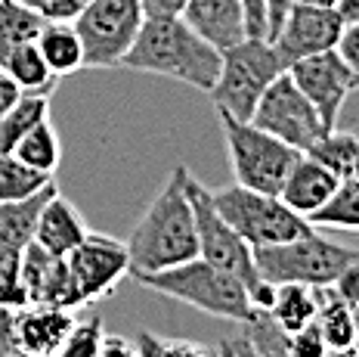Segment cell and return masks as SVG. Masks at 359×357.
<instances>
[{
  "label": "cell",
  "mask_w": 359,
  "mask_h": 357,
  "mask_svg": "<svg viewBox=\"0 0 359 357\" xmlns=\"http://www.w3.org/2000/svg\"><path fill=\"white\" fill-rule=\"evenodd\" d=\"M316 323L325 336L328 351H350L356 342V314L353 304H347L334 292V286L316 289Z\"/></svg>",
  "instance_id": "cell-20"
},
{
  "label": "cell",
  "mask_w": 359,
  "mask_h": 357,
  "mask_svg": "<svg viewBox=\"0 0 359 357\" xmlns=\"http://www.w3.org/2000/svg\"><path fill=\"white\" fill-rule=\"evenodd\" d=\"M313 227H332V230H353L359 233V181L344 177L341 187L334 190V196L319 208L316 214H310Z\"/></svg>",
  "instance_id": "cell-27"
},
{
  "label": "cell",
  "mask_w": 359,
  "mask_h": 357,
  "mask_svg": "<svg viewBox=\"0 0 359 357\" xmlns=\"http://www.w3.org/2000/svg\"><path fill=\"white\" fill-rule=\"evenodd\" d=\"M341 53V59L347 63V69L353 72L356 84H359V22H350V25H344L341 32V41L338 47H334Z\"/></svg>",
  "instance_id": "cell-33"
},
{
  "label": "cell",
  "mask_w": 359,
  "mask_h": 357,
  "mask_svg": "<svg viewBox=\"0 0 359 357\" xmlns=\"http://www.w3.org/2000/svg\"><path fill=\"white\" fill-rule=\"evenodd\" d=\"M334 10H338V16L344 19V25L359 22V0H338V4H334Z\"/></svg>",
  "instance_id": "cell-41"
},
{
  "label": "cell",
  "mask_w": 359,
  "mask_h": 357,
  "mask_svg": "<svg viewBox=\"0 0 359 357\" xmlns=\"http://www.w3.org/2000/svg\"><path fill=\"white\" fill-rule=\"evenodd\" d=\"M294 4H313V6H334L338 0H294Z\"/></svg>",
  "instance_id": "cell-45"
},
{
  "label": "cell",
  "mask_w": 359,
  "mask_h": 357,
  "mask_svg": "<svg viewBox=\"0 0 359 357\" xmlns=\"http://www.w3.org/2000/svg\"><path fill=\"white\" fill-rule=\"evenodd\" d=\"M217 115H220L223 140H226L233 181L248 190L266 193V196H279L288 171L294 168V162L304 152L288 146L285 140L260 131L254 122H242V118H233L226 112Z\"/></svg>",
  "instance_id": "cell-5"
},
{
  "label": "cell",
  "mask_w": 359,
  "mask_h": 357,
  "mask_svg": "<svg viewBox=\"0 0 359 357\" xmlns=\"http://www.w3.org/2000/svg\"><path fill=\"white\" fill-rule=\"evenodd\" d=\"M288 345H291V354L294 357H325L328 354L325 336H323L316 320H310V323L301 326V330L288 332Z\"/></svg>",
  "instance_id": "cell-32"
},
{
  "label": "cell",
  "mask_w": 359,
  "mask_h": 357,
  "mask_svg": "<svg viewBox=\"0 0 359 357\" xmlns=\"http://www.w3.org/2000/svg\"><path fill=\"white\" fill-rule=\"evenodd\" d=\"M143 22V0H90L74 19L84 44V69H121Z\"/></svg>",
  "instance_id": "cell-8"
},
{
  "label": "cell",
  "mask_w": 359,
  "mask_h": 357,
  "mask_svg": "<svg viewBox=\"0 0 359 357\" xmlns=\"http://www.w3.org/2000/svg\"><path fill=\"white\" fill-rule=\"evenodd\" d=\"M325 357H359L356 348H350V351H328Z\"/></svg>",
  "instance_id": "cell-46"
},
{
  "label": "cell",
  "mask_w": 359,
  "mask_h": 357,
  "mask_svg": "<svg viewBox=\"0 0 359 357\" xmlns=\"http://www.w3.org/2000/svg\"><path fill=\"white\" fill-rule=\"evenodd\" d=\"M0 65L10 72L13 81H16L25 93H47L50 96V93H53V87H56V81H59L53 72H50L43 53L37 50V41L16 47Z\"/></svg>",
  "instance_id": "cell-22"
},
{
  "label": "cell",
  "mask_w": 359,
  "mask_h": 357,
  "mask_svg": "<svg viewBox=\"0 0 359 357\" xmlns=\"http://www.w3.org/2000/svg\"><path fill=\"white\" fill-rule=\"evenodd\" d=\"M251 38H266V0H242Z\"/></svg>",
  "instance_id": "cell-36"
},
{
  "label": "cell",
  "mask_w": 359,
  "mask_h": 357,
  "mask_svg": "<svg viewBox=\"0 0 359 357\" xmlns=\"http://www.w3.org/2000/svg\"><path fill=\"white\" fill-rule=\"evenodd\" d=\"M291 4L294 0H266V41H273V34L279 32L282 19H285V13L291 10Z\"/></svg>",
  "instance_id": "cell-39"
},
{
  "label": "cell",
  "mask_w": 359,
  "mask_h": 357,
  "mask_svg": "<svg viewBox=\"0 0 359 357\" xmlns=\"http://www.w3.org/2000/svg\"><path fill=\"white\" fill-rule=\"evenodd\" d=\"M282 72H285V63L276 53L273 41L245 38L220 53V75H217L208 96H211L217 112L251 122L260 96Z\"/></svg>",
  "instance_id": "cell-4"
},
{
  "label": "cell",
  "mask_w": 359,
  "mask_h": 357,
  "mask_svg": "<svg viewBox=\"0 0 359 357\" xmlns=\"http://www.w3.org/2000/svg\"><path fill=\"white\" fill-rule=\"evenodd\" d=\"M87 221L84 214L74 208L62 193H56L41 212V221H37V233L34 242L41 245L43 252L56 258H65L69 252H74L81 242L87 240Z\"/></svg>",
  "instance_id": "cell-17"
},
{
  "label": "cell",
  "mask_w": 359,
  "mask_h": 357,
  "mask_svg": "<svg viewBox=\"0 0 359 357\" xmlns=\"http://www.w3.org/2000/svg\"><path fill=\"white\" fill-rule=\"evenodd\" d=\"M359 252L350 245H341L328 236L310 230L304 236H294L279 245H264L254 249V261H257L260 277L273 283H304V286H332L341 277V271L350 261H356Z\"/></svg>",
  "instance_id": "cell-7"
},
{
  "label": "cell",
  "mask_w": 359,
  "mask_h": 357,
  "mask_svg": "<svg viewBox=\"0 0 359 357\" xmlns=\"http://www.w3.org/2000/svg\"><path fill=\"white\" fill-rule=\"evenodd\" d=\"M353 181H359V159H356V168H353Z\"/></svg>",
  "instance_id": "cell-48"
},
{
  "label": "cell",
  "mask_w": 359,
  "mask_h": 357,
  "mask_svg": "<svg viewBox=\"0 0 359 357\" xmlns=\"http://www.w3.org/2000/svg\"><path fill=\"white\" fill-rule=\"evenodd\" d=\"M233 348H236V357H257V354H254L251 348H248V342H245L242 336L233 339Z\"/></svg>",
  "instance_id": "cell-42"
},
{
  "label": "cell",
  "mask_w": 359,
  "mask_h": 357,
  "mask_svg": "<svg viewBox=\"0 0 359 357\" xmlns=\"http://www.w3.org/2000/svg\"><path fill=\"white\" fill-rule=\"evenodd\" d=\"M47 183H53V174L28 168L22 159H16L13 152H0V202L10 199H25L32 193L43 190Z\"/></svg>",
  "instance_id": "cell-28"
},
{
  "label": "cell",
  "mask_w": 359,
  "mask_h": 357,
  "mask_svg": "<svg viewBox=\"0 0 359 357\" xmlns=\"http://www.w3.org/2000/svg\"><path fill=\"white\" fill-rule=\"evenodd\" d=\"M186 181H189V168L177 165L133 224L124 242L127 258H130V277L168 271V267L198 258L196 208H192Z\"/></svg>",
  "instance_id": "cell-1"
},
{
  "label": "cell",
  "mask_w": 359,
  "mask_h": 357,
  "mask_svg": "<svg viewBox=\"0 0 359 357\" xmlns=\"http://www.w3.org/2000/svg\"><path fill=\"white\" fill-rule=\"evenodd\" d=\"M344 32V19L334 6H313V4H291L282 19L279 32L273 34V47L282 56L285 69L291 63L313 53L334 50Z\"/></svg>",
  "instance_id": "cell-13"
},
{
  "label": "cell",
  "mask_w": 359,
  "mask_h": 357,
  "mask_svg": "<svg viewBox=\"0 0 359 357\" xmlns=\"http://www.w3.org/2000/svg\"><path fill=\"white\" fill-rule=\"evenodd\" d=\"M251 122L257 124L260 131L285 140L288 146H294V150H301V152L310 150L325 131H332V128H325V122L319 118L316 106H313L304 96L301 87L294 84L288 69L264 91Z\"/></svg>",
  "instance_id": "cell-9"
},
{
  "label": "cell",
  "mask_w": 359,
  "mask_h": 357,
  "mask_svg": "<svg viewBox=\"0 0 359 357\" xmlns=\"http://www.w3.org/2000/svg\"><path fill=\"white\" fill-rule=\"evenodd\" d=\"M353 314H356V342H353V348L359 351V308H353Z\"/></svg>",
  "instance_id": "cell-47"
},
{
  "label": "cell",
  "mask_w": 359,
  "mask_h": 357,
  "mask_svg": "<svg viewBox=\"0 0 359 357\" xmlns=\"http://www.w3.org/2000/svg\"><path fill=\"white\" fill-rule=\"evenodd\" d=\"M217 351H220V357H236L233 339H223V342H220V348H217Z\"/></svg>",
  "instance_id": "cell-43"
},
{
  "label": "cell",
  "mask_w": 359,
  "mask_h": 357,
  "mask_svg": "<svg viewBox=\"0 0 359 357\" xmlns=\"http://www.w3.org/2000/svg\"><path fill=\"white\" fill-rule=\"evenodd\" d=\"M47 16L19 4V0H0V63L22 44H32L41 34Z\"/></svg>",
  "instance_id": "cell-21"
},
{
  "label": "cell",
  "mask_w": 359,
  "mask_h": 357,
  "mask_svg": "<svg viewBox=\"0 0 359 357\" xmlns=\"http://www.w3.org/2000/svg\"><path fill=\"white\" fill-rule=\"evenodd\" d=\"M338 187H341V177L304 152L301 159L294 162V168L288 171L285 183H282V190H279V199L291 212L304 214V218L310 221V214H316L319 208L334 196Z\"/></svg>",
  "instance_id": "cell-16"
},
{
  "label": "cell",
  "mask_w": 359,
  "mask_h": 357,
  "mask_svg": "<svg viewBox=\"0 0 359 357\" xmlns=\"http://www.w3.org/2000/svg\"><path fill=\"white\" fill-rule=\"evenodd\" d=\"M96 357H140V354H137V345H133V342H127L124 336H109L106 332L100 342Z\"/></svg>",
  "instance_id": "cell-38"
},
{
  "label": "cell",
  "mask_w": 359,
  "mask_h": 357,
  "mask_svg": "<svg viewBox=\"0 0 359 357\" xmlns=\"http://www.w3.org/2000/svg\"><path fill=\"white\" fill-rule=\"evenodd\" d=\"M310 159H316L319 165H325L328 171L341 177H353V168H356V159H359V134L353 131H325L316 143L306 150Z\"/></svg>",
  "instance_id": "cell-26"
},
{
  "label": "cell",
  "mask_w": 359,
  "mask_h": 357,
  "mask_svg": "<svg viewBox=\"0 0 359 357\" xmlns=\"http://www.w3.org/2000/svg\"><path fill=\"white\" fill-rule=\"evenodd\" d=\"M245 342L257 357H294L288 345V332L282 330L269 314L264 311H254V314L245 320Z\"/></svg>",
  "instance_id": "cell-29"
},
{
  "label": "cell",
  "mask_w": 359,
  "mask_h": 357,
  "mask_svg": "<svg viewBox=\"0 0 359 357\" xmlns=\"http://www.w3.org/2000/svg\"><path fill=\"white\" fill-rule=\"evenodd\" d=\"M22 93H25V91H22L16 81H13L10 72H6L4 65H0V118H4V115L10 112V109L22 100Z\"/></svg>",
  "instance_id": "cell-37"
},
{
  "label": "cell",
  "mask_w": 359,
  "mask_h": 357,
  "mask_svg": "<svg viewBox=\"0 0 359 357\" xmlns=\"http://www.w3.org/2000/svg\"><path fill=\"white\" fill-rule=\"evenodd\" d=\"M74 326V314L69 308H53V304H25L10 320V342L28 357H56L62 342L69 339Z\"/></svg>",
  "instance_id": "cell-14"
},
{
  "label": "cell",
  "mask_w": 359,
  "mask_h": 357,
  "mask_svg": "<svg viewBox=\"0 0 359 357\" xmlns=\"http://www.w3.org/2000/svg\"><path fill=\"white\" fill-rule=\"evenodd\" d=\"M186 0H143L146 16H180Z\"/></svg>",
  "instance_id": "cell-40"
},
{
  "label": "cell",
  "mask_w": 359,
  "mask_h": 357,
  "mask_svg": "<svg viewBox=\"0 0 359 357\" xmlns=\"http://www.w3.org/2000/svg\"><path fill=\"white\" fill-rule=\"evenodd\" d=\"M37 50L47 59L50 72L56 78H69L84 69V44L74 28V22H56L47 19L37 34Z\"/></svg>",
  "instance_id": "cell-19"
},
{
  "label": "cell",
  "mask_w": 359,
  "mask_h": 357,
  "mask_svg": "<svg viewBox=\"0 0 359 357\" xmlns=\"http://www.w3.org/2000/svg\"><path fill=\"white\" fill-rule=\"evenodd\" d=\"M50 118V96L47 93H22V100L0 118V152H13L16 143L34 124Z\"/></svg>",
  "instance_id": "cell-25"
},
{
  "label": "cell",
  "mask_w": 359,
  "mask_h": 357,
  "mask_svg": "<svg viewBox=\"0 0 359 357\" xmlns=\"http://www.w3.org/2000/svg\"><path fill=\"white\" fill-rule=\"evenodd\" d=\"M19 4H25V6H32V10L43 13V10H47V4H50V0H19Z\"/></svg>",
  "instance_id": "cell-44"
},
{
  "label": "cell",
  "mask_w": 359,
  "mask_h": 357,
  "mask_svg": "<svg viewBox=\"0 0 359 357\" xmlns=\"http://www.w3.org/2000/svg\"><path fill=\"white\" fill-rule=\"evenodd\" d=\"M269 317L282 326L285 332H294L316 320V289L304 283H279L276 301L269 308Z\"/></svg>",
  "instance_id": "cell-24"
},
{
  "label": "cell",
  "mask_w": 359,
  "mask_h": 357,
  "mask_svg": "<svg viewBox=\"0 0 359 357\" xmlns=\"http://www.w3.org/2000/svg\"><path fill=\"white\" fill-rule=\"evenodd\" d=\"M186 190H189L192 208H196L198 255L205 258V261L223 267V271L236 273L245 286H251V283L260 277L257 261H254V249L223 221V214L217 212L211 202V190L201 187L196 177H192V171H189V181H186Z\"/></svg>",
  "instance_id": "cell-10"
},
{
  "label": "cell",
  "mask_w": 359,
  "mask_h": 357,
  "mask_svg": "<svg viewBox=\"0 0 359 357\" xmlns=\"http://www.w3.org/2000/svg\"><path fill=\"white\" fill-rule=\"evenodd\" d=\"M288 75L294 78V84L304 91L306 100L316 106L325 128H338L344 103L350 100L353 91H359L353 72L347 69V63L341 59L338 50H325V53L297 59V63L288 65Z\"/></svg>",
  "instance_id": "cell-12"
},
{
  "label": "cell",
  "mask_w": 359,
  "mask_h": 357,
  "mask_svg": "<svg viewBox=\"0 0 359 357\" xmlns=\"http://www.w3.org/2000/svg\"><path fill=\"white\" fill-rule=\"evenodd\" d=\"M90 6V0H50L43 16L56 19V22H74Z\"/></svg>",
  "instance_id": "cell-35"
},
{
  "label": "cell",
  "mask_w": 359,
  "mask_h": 357,
  "mask_svg": "<svg viewBox=\"0 0 359 357\" xmlns=\"http://www.w3.org/2000/svg\"><path fill=\"white\" fill-rule=\"evenodd\" d=\"M13 155L22 159L28 168H34V171L56 174L59 162H62V140H59L53 122H50V118H43L41 124H34V128L16 143Z\"/></svg>",
  "instance_id": "cell-23"
},
{
  "label": "cell",
  "mask_w": 359,
  "mask_h": 357,
  "mask_svg": "<svg viewBox=\"0 0 359 357\" xmlns=\"http://www.w3.org/2000/svg\"><path fill=\"white\" fill-rule=\"evenodd\" d=\"M106 336L100 320H87V323H74L69 339L62 342L56 357H96L100 351V342Z\"/></svg>",
  "instance_id": "cell-31"
},
{
  "label": "cell",
  "mask_w": 359,
  "mask_h": 357,
  "mask_svg": "<svg viewBox=\"0 0 359 357\" xmlns=\"http://www.w3.org/2000/svg\"><path fill=\"white\" fill-rule=\"evenodd\" d=\"M137 354L140 357H220V351L186 339H158L152 332H137Z\"/></svg>",
  "instance_id": "cell-30"
},
{
  "label": "cell",
  "mask_w": 359,
  "mask_h": 357,
  "mask_svg": "<svg viewBox=\"0 0 359 357\" xmlns=\"http://www.w3.org/2000/svg\"><path fill=\"white\" fill-rule=\"evenodd\" d=\"M121 69L170 78L208 93L220 75V50L201 41L180 16H146Z\"/></svg>",
  "instance_id": "cell-2"
},
{
  "label": "cell",
  "mask_w": 359,
  "mask_h": 357,
  "mask_svg": "<svg viewBox=\"0 0 359 357\" xmlns=\"http://www.w3.org/2000/svg\"><path fill=\"white\" fill-rule=\"evenodd\" d=\"M137 283L164 295V299L183 301L201 314L229 320V323H245L254 314L248 301V286L236 273L205 261L201 255L186 264L168 267V271L143 273V277H137Z\"/></svg>",
  "instance_id": "cell-3"
},
{
  "label": "cell",
  "mask_w": 359,
  "mask_h": 357,
  "mask_svg": "<svg viewBox=\"0 0 359 357\" xmlns=\"http://www.w3.org/2000/svg\"><path fill=\"white\" fill-rule=\"evenodd\" d=\"M180 19L220 53L236 47L238 41L251 38L242 0H186Z\"/></svg>",
  "instance_id": "cell-15"
},
{
  "label": "cell",
  "mask_w": 359,
  "mask_h": 357,
  "mask_svg": "<svg viewBox=\"0 0 359 357\" xmlns=\"http://www.w3.org/2000/svg\"><path fill=\"white\" fill-rule=\"evenodd\" d=\"M65 264H69L81 304L106 299L111 289L130 273L127 245L102 233H87V240L65 255Z\"/></svg>",
  "instance_id": "cell-11"
},
{
  "label": "cell",
  "mask_w": 359,
  "mask_h": 357,
  "mask_svg": "<svg viewBox=\"0 0 359 357\" xmlns=\"http://www.w3.org/2000/svg\"><path fill=\"white\" fill-rule=\"evenodd\" d=\"M56 193H59V187L53 181V183H47L43 190H37L25 199L0 202V242L10 245L13 252H25V245L34 242L37 221H41L43 205H47Z\"/></svg>",
  "instance_id": "cell-18"
},
{
  "label": "cell",
  "mask_w": 359,
  "mask_h": 357,
  "mask_svg": "<svg viewBox=\"0 0 359 357\" xmlns=\"http://www.w3.org/2000/svg\"><path fill=\"white\" fill-rule=\"evenodd\" d=\"M334 292L341 295L347 304H353V308H359V258L356 261H350L347 267L341 271V277L332 283Z\"/></svg>",
  "instance_id": "cell-34"
},
{
  "label": "cell",
  "mask_w": 359,
  "mask_h": 357,
  "mask_svg": "<svg viewBox=\"0 0 359 357\" xmlns=\"http://www.w3.org/2000/svg\"><path fill=\"white\" fill-rule=\"evenodd\" d=\"M211 202L223 214L229 227L242 236L251 249H264V245H279L294 236H304L316 230L304 214L291 212L279 196H266V193L248 190L242 183H229V187L211 190Z\"/></svg>",
  "instance_id": "cell-6"
}]
</instances>
